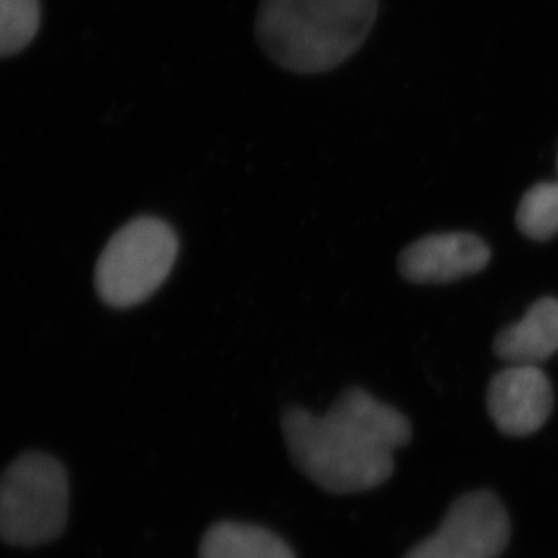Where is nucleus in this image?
Instances as JSON below:
<instances>
[{"mask_svg": "<svg viewBox=\"0 0 558 558\" xmlns=\"http://www.w3.org/2000/svg\"><path fill=\"white\" fill-rule=\"evenodd\" d=\"M379 15V0H262L256 38L279 68L319 75L360 51Z\"/></svg>", "mask_w": 558, "mask_h": 558, "instance_id": "nucleus-2", "label": "nucleus"}, {"mask_svg": "<svg viewBox=\"0 0 558 558\" xmlns=\"http://www.w3.org/2000/svg\"><path fill=\"white\" fill-rule=\"evenodd\" d=\"M492 259L486 242L470 232L429 234L404 248L399 272L415 284L451 283L486 269Z\"/></svg>", "mask_w": 558, "mask_h": 558, "instance_id": "nucleus-7", "label": "nucleus"}, {"mask_svg": "<svg viewBox=\"0 0 558 558\" xmlns=\"http://www.w3.org/2000/svg\"><path fill=\"white\" fill-rule=\"evenodd\" d=\"M510 537V517L499 497L478 489L459 497L439 530L404 558H499Z\"/></svg>", "mask_w": 558, "mask_h": 558, "instance_id": "nucleus-5", "label": "nucleus"}, {"mask_svg": "<svg viewBox=\"0 0 558 558\" xmlns=\"http://www.w3.org/2000/svg\"><path fill=\"white\" fill-rule=\"evenodd\" d=\"M515 218L524 236L537 242L554 238L558 232V182L538 183L526 191Z\"/></svg>", "mask_w": 558, "mask_h": 558, "instance_id": "nucleus-10", "label": "nucleus"}, {"mask_svg": "<svg viewBox=\"0 0 558 558\" xmlns=\"http://www.w3.org/2000/svg\"><path fill=\"white\" fill-rule=\"evenodd\" d=\"M495 354L511 366H537L558 352V301H535L521 322L500 330Z\"/></svg>", "mask_w": 558, "mask_h": 558, "instance_id": "nucleus-8", "label": "nucleus"}, {"mask_svg": "<svg viewBox=\"0 0 558 558\" xmlns=\"http://www.w3.org/2000/svg\"><path fill=\"white\" fill-rule=\"evenodd\" d=\"M199 558H295L276 533L245 522H216L199 543Z\"/></svg>", "mask_w": 558, "mask_h": 558, "instance_id": "nucleus-9", "label": "nucleus"}, {"mask_svg": "<svg viewBox=\"0 0 558 558\" xmlns=\"http://www.w3.org/2000/svg\"><path fill=\"white\" fill-rule=\"evenodd\" d=\"M178 236L167 221L140 216L114 232L95 269V287L106 305L131 308L149 300L171 275Z\"/></svg>", "mask_w": 558, "mask_h": 558, "instance_id": "nucleus-4", "label": "nucleus"}, {"mask_svg": "<svg viewBox=\"0 0 558 558\" xmlns=\"http://www.w3.org/2000/svg\"><path fill=\"white\" fill-rule=\"evenodd\" d=\"M65 468L43 451H26L0 477V538L33 548L59 537L68 521Z\"/></svg>", "mask_w": 558, "mask_h": 558, "instance_id": "nucleus-3", "label": "nucleus"}, {"mask_svg": "<svg viewBox=\"0 0 558 558\" xmlns=\"http://www.w3.org/2000/svg\"><path fill=\"white\" fill-rule=\"evenodd\" d=\"M284 442L301 473L328 494H361L387 483L393 451L409 445L412 424L399 410L349 388L325 415L289 409Z\"/></svg>", "mask_w": 558, "mask_h": 558, "instance_id": "nucleus-1", "label": "nucleus"}, {"mask_svg": "<svg viewBox=\"0 0 558 558\" xmlns=\"http://www.w3.org/2000/svg\"><path fill=\"white\" fill-rule=\"evenodd\" d=\"M489 417L502 434L526 437L543 428L554 410V388L537 366H510L488 387Z\"/></svg>", "mask_w": 558, "mask_h": 558, "instance_id": "nucleus-6", "label": "nucleus"}, {"mask_svg": "<svg viewBox=\"0 0 558 558\" xmlns=\"http://www.w3.org/2000/svg\"><path fill=\"white\" fill-rule=\"evenodd\" d=\"M40 0H0V59L21 53L37 37Z\"/></svg>", "mask_w": 558, "mask_h": 558, "instance_id": "nucleus-11", "label": "nucleus"}]
</instances>
